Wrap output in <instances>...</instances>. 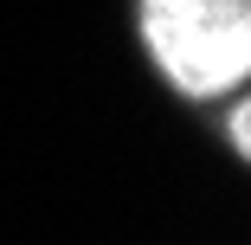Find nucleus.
<instances>
[{
  "mask_svg": "<svg viewBox=\"0 0 251 245\" xmlns=\"http://www.w3.org/2000/svg\"><path fill=\"white\" fill-rule=\"evenodd\" d=\"M142 39L174 90H238L251 65V0H142Z\"/></svg>",
  "mask_w": 251,
  "mask_h": 245,
  "instance_id": "nucleus-1",
  "label": "nucleus"
}]
</instances>
